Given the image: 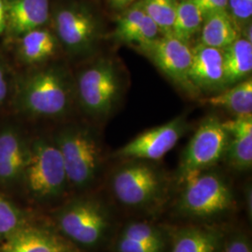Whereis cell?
<instances>
[{
  "label": "cell",
  "mask_w": 252,
  "mask_h": 252,
  "mask_svg": "<svg viewBox=\"0 0 252 252\" xmlns=\"http://www.w3.org/2000/svg\"><path fill=\"white\" fill-rule=\"evenodd\" d=\"M228 133L217 117L205 119L184 151L179 168L181 181L190 175L206 171L220 162L225 153Z\"/></svg>",
  "instance_id": "obj_5"
},
{
  "label": "cell",
  "mask_w": 252,
  "mask_h": 252,
  "mask_svg": "<svg viewBox=\"0 0 252 252\" xmlns=\"http://www.w3.org/2000/svg\"><path fill=\"white\" fill-rule=\"evenodd\" d=\"M63 234L75 242L87 247L96 246L110 229L107 207L97 201H81L67 207L60 218Z\"/></svg>",
  "instance_id": "obj_7"
},
{
  "label": "cell",
  "mask_w": 252,
  "mask_h": 252,
  "mask_svg": "<svg viewBox=\"0 0 252 252\" xmlns=\"http://www.w3.org/2000/svg\"><path fill=\"white\" fill-rule=\"evenodd\" d=\"M223 240L224 235L217 229L189 226L176 233L171 252H220Z\"/></svg>",
  "instance_id": "obj_16"
},
{
  "label": "cell",
  "mask_w": 252,
  "mask_h": 252,
  "mask_svg": "<svg viewBox=\"0 0 252 252\" xmlns=\"http://www.w3.org/2000/svg\"><path fill=\"white\" fill-rule=\"evenodd\" d=\"M246 201L248 204V208H250V214L252 216V189L246 191Z\"/></svg>",
  "instance_id": "obj_34"
},
{
  "label": "cell",
  "mask_w": 252,
  "mask_h": 252,
  "mask_svg": "<svg viewBox=\"0 0 252 252\" xmlns=\"http://www.w3.org/2000/svg\"><path fill=\"white\" fill-rule=\"evenodd\" d=\"M163 246L145 243L136 240L120 237L117 243L118 252H162Z\"/></svg>",
  "instance_id": "obj_29"
},
{
  "label": "cell",
  "mask_w": 252,
  "mask_h": 252,
  "mask_svg": "<svg viewBox=\"0 0 252 252\" xmlns=\"http://www.w3.org/2000/svg\"><path fill=\"white\" fill-rule=\"evenodd\" d=\"M6 28V5L5 0H0V35Z\"/></svg>",
  "instance_id": "obj_33"
},
{
  "label": "cell",
  "mask_w": 252,
  "mask_h": 252,
  "mask_svg": "<svg viewBox=\"0 0 252 252\" xmlns=\"http://www.w3.org/2000/svg\"><path fill=\"white\" fill-rule=\"evenodd\" d=\"M135 0H108L110 6L113 9H126L133 5Z\"/></svg>",
  "instance_id": "obj_32"
},
{
  "label": "cell",
  "mask_w": 252,
  "mask_h": 252,
  "mask_svg": "<svg viewBox=\"0 0 252 252\" xmlns=\"http://www.w3.org/2000/svg\"><path fill=\"white\" fill-rule=\"evenodd\" d=\"M220 252H252V242L244 233H234L223 240Z\"/></svg>",
  "instance_id": "obj_28"
},
{
  "label": "cell",
  "mask_w": 252,
  "mask_h": 252,
  "mask_svg": "<svg viewBox=\"0 0 252 252\" xmlns=\"http://www.w3.org/2000/svg\"><path fill=\"white\" fill-rule=\"evenodd\" d=\"M26 168L30 189L41 196L57 194L67 180L60 150L47 142H38L34 146Z\"/></svg>",
  "instance_id": "obj_10"
},
{
  "label": "cell",
  "mask_w": 252,
  "mask_h": 252,
  "mask_svg": "<svg viewBox=\"0 0 252 252\" xmlns=\"http://www.w3.org/2000/svg\"><path fill=\"white\" fill-rule=\"evenodd\" d=\"M191 52L189 81L194 88L217 91L226 87L222 50L198 43Z\"/></svg>",
  "instance_id": "obj_12"
},
{
  "label": "cell",
  "mask_w": 252,
  "mask_h": 252,
  "mask_svg": "<svg viewBox=\"0 0 252 252\" xmlns=\"http://www.w3.org/2000/svg\"><path fill=\"white\" fill-rule=\"evenodd\" d=\"M138 49L171 81L186 90H195L189 81L192 52L189 43L165 35Z\"/></svg>",
  "instance_id": "obj_9"
},
{
  "label": "cell",
  "mask_w": 252,
  "mask_h": 252,
  "mask_svg": "<svg viewBox=\"0 0 252 252\" xmlns=\"http://www.w3.org/2000/svg\"><path fill=\"white\" fill-rule=\"evenodd\" d=\"M227 12L240 30L252 20V0H228Z\"/></svg>",
  "instance_id": "obj_26"
},
{
  "label": "cell",
  "mask_w": 252,
  "mask_h": 252,
  "mask_svg": "<svg viewBox=\"0 0 252 252\" xmlns=\"http://www.w3.org/2000/svg\"><path fill=\"white\" fill-rule=\"evenodd\" d=\"M21 103L37 116H59L69 107L70 88L62 73L49 68L27 79L21 92Z\"/></svg>",
  "instance_id": "obj_3"
},
{
  "label": "cell",
  "mask_w": 252,
  "mask_h": 252,
  "mask_svg": "<svg viewBox=\"0 0 252 252\" xmlns=\"http://www.w3.org/2000/svg\"><path fill=\"white\" fill-rule=\"evenodd\" d=\"M56 39L47 29L36 28L22 36L20 53L27 63L42 62L54 54Z\"/></svg>",
  "instance_id": "obj_22"
},
{
  "label": "cell",
  "mask_w": 252,
  "mask_h": 252,
  "mask_svg": "<svg viewBox=\"0 0 252 252\" xmlns=\"http://www.w3.org/2000/svg\"><path fill=\"white\" fill-rule=\"evenodd\" d=\"M54 27L60 41L74 54L91 51L99 38L98 19L81 5H68L57 9Z\"/></svg>",
  "instance_id": "obj_8"
},
{
  "label": "cell",
  "mask_w": 252,
  "mask_h": 252,
  "mask_svg": "<svg viewBox=\"0 0 252 252\" xmlns=\"http://www.w3.org/2000/svg\"><path fill=\"white\" fill-rule=\"evenodd\" d=\"M111 188L116 199L124 206L144 207L152 205L161 195L162 180L153 166L135 162L115 172Z\"/></svg>",
  "instance_id": "obj_6"
},
{
  "label": "cell",
  "mask_w": 252,
  "mask_h": 252,
  "mask_svg": "<svg viewBox=\"0 0 252 252\" xmlns=\"http://www.w3.org/2000/svg\"><path fill=\"white\" fill-rule=\"evenodd\" d=\"M202 101L208 106L223 108L235 117L252 115V78H248L236 83L234 87Z\"/></svg>",
  "instance_id": "obj_20"
},
{
  "label": "cell",
  "mask_w": 252,
  "mask_h": 252,
  "mask_svg": "<svg viewBox=\"0 0 252 252\" xmlns=\"http://www.w3.org/2000/svg\"><path fill=\"white\" fill-rule=\"evenodd\" d=\"M196 5L203 19L217 12L227 11L228 0H192Z\"/></svg>",
  "instance_id": "obj_30"
},
{
  "label": "cell",
  "mask_w": 252,
  "mask_h": 252,
  "mask_svg": "<svg viewBox=\"0 0 252 252\" xmlns=\"http://www.w3.org/2000/svg\"><path fill=\"white\" fill-rule=\"evenodd\" d=\"M182 182L184 189L178 207L186 216L210 219L224 213L233 206V191L219 174L199 172Z\"/></svg>",
  "instance_id": "obj_1"
},
{
  "label": "cell",
  "mask_w": 252,
  "mask_h": 252,
  "mask_svg": "<svg viewBox=\"0 0 252 252\" xmlns=\"http://www.w3.org/2000/svg\"><path fill=\"white\" fill-rule=\"evenodd\" d=\"M64 244L48 232L26 229L13 234L3 245L1 252H63Z\"/></svg>",
  "instance_id": "obj_18"
},
{
  "label": "cell",
  "mask_w": 252,
  "mask_h": 252,
  "mask_svg": "<svg viewBox=\"0 0 252 252\" xmlns=\"http://www.w3.org/2000/svg\"><path fill=\"white\" fill-rule=\"evenodd\" d=\"M186 121L179 117L147 130L121 148L116 155L139 160H160L177 145L186 131Z\"/></svg>",
  "instance_id": "obj_11"
},
{
  "label": "cell",
  "mask_w": 252,
  "mask_h": 252,
  "mask_svg": "<svg viewBox=\"0 0 252 252\" xmlns=\"http://www.w3.org/2000/svg\"><path fill=\"white\" fill-rule=\"evenodd\" d=\"M27 159L18 135L12 131L0 134V179L16 177L27 165Z\"/></svg>",
  "instance_id": "obj_21"
},
{
  "label": "cell",
  "mask_w": 252,
  "mask_h": 252,
  "mask_svg": "<svg viewBox=\"0 0 252 252\" xmlns=\"http://www.w3.org/2000/svg\"><path fill=\"white\" fill-rule=\"evenodd\" d=\"M159 33V28L136 2L119 18L113 36L121 42L141 47L157 38Z\"/></svg>",
  "instance_id": "obj_15"
},
{
  "label": "cell",
  "mask_w": 252,
  "mask_h": 252,
  "mask_svg": "<svg viewBox=\"0 0 252 252\" xmlns=\"http://www.w3.org/2000/svg\"><path fill=\"white\" fill-rule=\"evenodd\" d=\"M78 94L81 106L94 116H106L117 103L121 94V81L114 63L100 59L81 73Z\"/></svg>",
  "instance_id": "obj_4"
},
{
  "label": "cell",
  "mask_w": 252,
  "mask_h": 252,
  "mask_svg": "<svg viewBox=\"0 0 252 252\" xmlns=\"http://www.w3.org/2000/svg\"><path fill=\"white\" fill-rule=\"evenodd\" d=\"M121 237L153 245H164L162 231L155 226L145 222H135L126 225L122 232Z\"/></svg>",
  "instance_id": "obj_25"
},
{
  "label": "cell",
  "mask_w": 252,
  "mask_h": 252,
  "mask_svg": "<svg viewBox=\"0 0 252 252\" xmlns=\"http://www.w3.org/2000/svg\"><path fill=\"white\" fill-rule=\"evenodd\" d=\"M66 178L74 185L84 187L97 176L101 164L98 140L85 129H68L57 138Z\"/></svg>",
  "instance_id": "obj_2"
},
{
  "label": "cell",
  "mask_w": 252,
  "mask_h": 252,
  "mask_svg": "<svg viewBox=\"0 0 252 252\" xmlns=\"http://www.w3.org/2000/svg\"><path fill=\"white\" fill-rule=\"evenodd\" d=\"M18 215L12 206L0 197V234H9L18 224Z\"/></svg>",
  "instance_id": "obj_27"
},
{
  "label": "cell",
  "mask_w": 252,
  "mask_h": 252,
  "mask_svg": "<svg viewBox=\"0 0 252 252\" xmlns=\"http://www.w3.org/2000/svg\"><path fill=\"white\" fill-rule=\"evenodd\" d=\"M226 86L248 79L252 71V42L238 36L222 50Z\"/></svg>",
  "instance_id": "obj_17"
},
{
  "label": "cell",
  "mask_w": 252,
  "mask_h": 252,
  "mask_svg": "<svg viewBox=\"0 0 252 252\" xmlns=\"http://www.w3.org/2000/svg\"><path fill=\"white\" fill-rule=\"evenodd\" d=\"M149 18L157 26L162 36L172 35L176 18L177 0H140L137 2Z\"/></svg>",
  "instance_id": "obj_24"
},
{
  "label": "cell",
  "mask_w": 252,
  "mask_h": 252,
  "mask_svg": "<svg viewBox=\"0 0 252 252\" xmlns=\"http://www.w3.org/2000/svg\"><path fill=\"white\" fill-rule=\"evenodd\" d=\"M5 5L6 28L13 36H24L49 20V0H5Z\"/></svg>",
  "instance_id": "obj_14"
},
{
  "label": "cell",
  "mask_w": 252,
  "mask_h": 252,
  "mask_svg": "<svg viewBox=\"0 0 252 252\" xmlns=\"http://www.w3.org/2000/svg\"><path fill=\"white\" fill-rule=\"evenodd\" d=\"M200 43L224 50L239 36V29L227 11L208 15L203 20Z\"/></svg>",
  "instance_id": "obj_19"
},
{
  "label": "cell",
  "mask_w": 252,
  "mask_h": 252,
  "mask_svg": "<svg viewBox=\"0 0 252 252\" xmlns=\"http://www.w3.org/2000/svg\"><path fill=\"white\" fill-rule=\"evenodd\" d=\"M228 133L224 158L236 171H248L252 166V115L234 117L222 122Z\"/></svg>",
  "instance_id": "obj_13"
},
{
  "label": "cell",
  "mask_w": 252,
  "mask_h": 252,
  "mask_svg": "<svg viewBox=\"0 0 252 252\" xmlns=\"http://www.w3.org/2000/svg\"><path fill=\"white\" fill-rule=\"evenodd\" d=\"M203 20L202 13L192 0H181L177 4L172 35L189 43L201 30Z\"/></svg>",
  "instance_id": "obj_23"
},
{
  "label": "cell",
  "mask_w": 252,
  "mask_h": 252,
  "mask_svg": "<svg viewBox=\"0 0 252 252\" xmlns=\"http://www.w3.org/2000/svg\"><path fill=\"white\" fill-rule=\"evenodd\" d=\"M8 94V82L4 68L0 63V104L6 99Z\"/></svg>",
  "instance_id": "obj_31"
}]
</instances>
